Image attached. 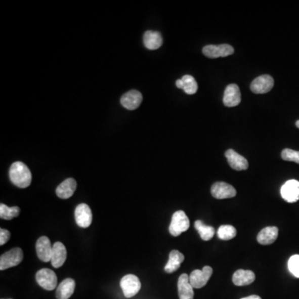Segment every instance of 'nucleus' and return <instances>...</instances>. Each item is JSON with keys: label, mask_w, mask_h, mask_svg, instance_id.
Segmentation results:
<instances>
[{"label": "nucleus", "mask_w": 299, "mask_h": 299, "mask_svg": "<svg viewBox=\"0 0 299 299\" xmlns=\"http://www.w3.org/2000/svg\"><path fill=\"white\" fill-rule=\"evenodd\" d=\"M10 178L12 183L19 188H27L32 182L30 169L21 161H17L11 165Z\"/></svg>", "instance_id": "f257e3e1"}, {"label": "nucleus", "mask_w": 299, "mask_h": 299, "mask_svg": "<svg viewBox=\"0 0 299 299\" xmlns=\"http://www.w3.org/2000/svg\"><path fill=\"white\" fill-rule=\"evenodd\" d=\"M281 156H282L283 160L299 164V151H293L291 149H284L282 151Z\"/></svg>", "instance_id": "c85d7f7f"}, {"label": "nucleus", "mask_w": 299, "mask_h": 299, "mask_svg": "<svg viewBox=\"0 0 299 299\" xmlns=\"http://www.w3.org/2000/svg\"><path fill=\"white\" fill-rule=\"evenodd\" d=\"M278 235V229L277 227H266L263 229L257 236V240L262 245H269L274 244Z\"/></svg>", "instance_id": "aec40b11"}, {"label": "nucleus", "mask_w": 299, "mask_h": 299, "mask_svg": "<svg viewBox=\"0 0 299 299\" xmlns=\"http://www.w3.org/2000/svg\"><path fill=\"white\" fill-rule=\"evenodd\" d=\"M195 227L198 232H199L201 239L204 240V241H209V240H210L213 238L215 234H216L215 228L204 225V223L202 222L201 221H195Z\"/></svg>", "instance_id": "b1692460"}, {"label": "nucleus", "mask_w": 299, "mask_h": 299, "mask_svg": "<svg viewBox=\"0 0 299 299\" xmlns=\"http://www.w3.org/2000/svg\"><path fill=\"white\" fill-rule=\"evenodd\" d=\"M23 260V253L20 248H12L11 250L1 255L0 270H6L12 267L18 266Z\"/></svg>", "instance_id": "7ed1b4c3"}, {"label": "nucleus", "mask_w": 299, "mask_h": 299, "mask_svg": "<svg viewBox=\"0 0 299 299\" xmlns=\"http://www.w3.org/2000/svg\"><path fill=\"white\" fill-rule=\"evenodd\" d=\"M36 251L37 257L39 258V260H42V262L51 261L53 245L50 239L47 236L40 237L36 243Z\"/></svg>", "instance_id": "f8f14e48"}, {"label": "nucleus", "mask_w": 299, "mask_h": 299, "mask_svg": "<svg viewBox=\"0 0 299 299\" xmlns=\"http://www.w3.org/2000/svg\"><path fill=\"white\" fill-rule=\"evenodd\" d=\"M213 197L218 199H230L236 195V190L225 182H216L211 188Z\"/></svg>", "instance_id": "9d476101"}, {"label": "nucleus", "mask_w": 299, "mask_h": 299, "mask_svg": "<svg viewBox=\"0 0 299 299\" xmlns=\"http://www.w3.org/2000/svg\"><path fill=\"white\" fill-rule=\"evenodd\" d=\"M36 281L42 288L52 291L57 288L58 278L53 270L49 269H40L36 274Z\"/></svg>", "instance_id": "39448f33"}, {"label": "nucleus", "mask_w": 299, "mask_h": 299, "mask_svg": "<svg viewBox=\"0 0 299 299\" xmlns=\"http://www.w3.org/2000/svg\"><path fill=\"white\" fill-rule=\"evenodd\" d=\"M176 85H177L178 89H183V81H182L181 79L177 80V82H176Z\"/></svg>", "instance_id": "7c9ffc66"}, {"label": "nucleus", "mask_w": 299, "mask_h": 299, "mask_svg": "<svg viewBox=\"0 0 299 299\" xmlns=\"http://www.w3.org/2000/svg\"><path fill=\"white\" fill-rule=\"evenodd\" d=\"M288 265L290 273L296 278H299V255H292L288 260Z\"/></svg>", "instance_id": "cd10ccee"}, {"label": "nucleus", "mask_w": 299, "mask_h": 299, "mask_svg": "<svg viewBox=\"0 0 299 299\" xmlns=\"http://www.w3.org/2000/svg\"><path fill=\"white\" fill-rule=\"evenodd\" d=\"M296 125L299 128V121H297V122H296Z\"/></svg>", "instance_id": "473e14b6"}, {"label": "nucleus", "mask_w": 299, "mask_h": 299, "mask_svg": "<svg viewBox=\"0 0 299 299\" xmlns=\"http://www.w3.org/2000/svg\"><path fill=\"white\" fill-rule=\"evenodd\" d=\"M281 195L288 203H295L299 200V181L290 180L281 188Z\"/></svg>", "instance_id": "6e6552de"}, {"label": "nucleus", "mask_w": 299, "mask_h": 299, "mask_svg": "<svg viewBox=\"0 0 299 299\" xmlns=\"http://www.w3.org/2000/svg\"><path fill=\"white\" fill-rule=\"evenodd\" d=\"M185 260V256L178 250H172L169 254V260L165 266V271L172 274L180 269L181 264Z\"/></svg>", "instance_id": "4be33fe9"}, {"label": "nucleus", "mask_w": 299, "mask_h": 299, "mask_svg": "<svg viewBox=\"0 0 299 299\" xmlns=\"http://www.w3.org/2000/svg\"><path fill=\"white\" fill-rule=\"evenodd\" d=\"M225 156L227 158L228 163L232 169L235 170H244L248 169V162L244 156L237 153L232 149L228 150L225 152Z\"/></svg>", "instance_id": "2eb2a0df"}, {"label": "nucleus", "mask_w": 299, "mask_h": 299, "mask_svg": "<svg viewBox=\"0 0 299 299\" xmlns=\"http://www.w3.org/2000/svg\"><path fill=\"white\" fill-rule=\"evenodd\" d=\"M183 81V90L189 95H193L196 93L198 90L197 81L190 75H185L181 78Z\"/></svg>", "instance_id": "a878e982"}, {"label": "nucleus", "mask_w": 299, "mask_h": 299, "mask_svg": "<svg viewBox=\"0 0 299 299\" xmlns=\"http://www.w3.org/2000/svg\"><path fill=\"white\" fill-rule=\"evenodd\" d=\"M20 213L19 207H9L5 204H0V218L10 221L12 219L19 216Z\"/></svg>", "instance_id": "393cba45"}, {"label": "nucleus", "mask_w": 299, "mask_h": 299, "mask_svg": "<svg viewBox=\"0 0 299 299\" xmlns=\"http://www.w3.org/2000/svg\"><path fill=\"white\" fill-rule=\"evenodd\" d=\"M241 102V93L236 84H230L225 91L223 102L226 107H236Z\"/></svg>", "instance_id": "ddd939ff"}, {"label": "nucleus", "mask_w": 299, "mask_h": 299, "mask_svg": "<svg viewBox=\"0 0 299 299\" xmlns=\"http://www.w3.org/2000/svg\"><path fill=\"white\" fill-rule=\"evenodd\" d=\"M274 78L269 75H262L255 78L251 83V91L256 94H265L274 88Z\"/></svg>", "instance_id": "0eeeda50"}, {"label": "nucleus", "mask_w": 299, "mask_h": 299, "mask_svg": "<svg viewBox=\"0 0 299 299\" xmlns=\"http://www.w3.org/2000/svg\"><path fill=\"white\" fill-rule=\"evenodd\" d=\"M77 189V182L74 179L68 178L62 182L56 189V194L60 199H68L72 197Z\"/></svg>", "instance_id": "a211bd4d"}, {"label": "nucleus", "mask_w": 299, "mask_h": 299, "mask_svg": "<svg viewBox=\"0 0 299 299\" xmlns=\"http://www.w3.org/2000/svg\"><path fill=\"white\" fill-rule=\"evenodd\" d=\"M190 228V221L186 213L183 210L175 212L172 216V222L169 225V234L177 237L183 232H186Z\"/></svg>", "instance_id": "f03ea898"}, {"label": "nucleus", "mask_w": 299, "mask_h": 299, "mask_svg": "<svg viewBox=\"0 0 299 299\" xmlns=\"http://www.w3.org/2000/svg\"><path fill=\"white\" fill-rule=\"evenodd\" d=\"M75 281L72 278H66L58 285L56 292L58 299H68L73 294L75 290Z\"/></svg>", "instance_id": "6ab92c4d"}, {"label": "nucleus", "mask_w": 299, "mask_h": 299, "mask_svg": "<svg viewBox=\"0 0 299 299\" xmlns=\"http://www.w3.org/2000/svg\"><path fill=\"white\" fill-rule=\"evenodd\" d=\"M121 288L125 297L130 298L139 292L142 283L138 277L133 274H127L121 278Z\"/></svg>", "instance_id": "20e7f679"}, {"label": "nucleus", "mask_w": 299, "mask_h": 299, "mask_svg": "<svg viewBox=\"0 0 299 299\" xmlns=\"http://www.w3.org/2000/svg\"><path fill=\"white\" fill-rule=\"evenodd\" d=\"M75 220L80 227H89L93 221V213L90 207L87 204H80L77 205L75 209Z\"/></svg>", "instance_id": "9b49d317"}, {"label": "nucleus", "mask_w": 299, "mask_h": 299, "mask_svg": "<svg viewBox=\"0 0 299 299\" xmlns=\"http://www.w3.org/2000/svg\"><path fill=\"white\" fill-rule=\"evenodd\" d=\"M217 234L219 238L222 240H230L236 236L237 231L236 229L232 225H221L219 228Z\"/></svg>", "instance_id": "bb28decb"}, {"label": "nucleus", "mask_w": 299, "mask_h": 299, "mask_svg": "<svg viewBox=\"0 0 299 299\" xmlns=\"http://www.w3.org/2000/svg\"><path fill=\"white\" fill-rule=\"evenodd\" d=\"M10 239V233L5 229H0V245L6 244Z\"/></svg>", "instance_id": "c756f323"}, {"label": "nucleus", "mask_w": 299, "mask_h": 299, "mask_svg": "<svg viewBox=\"0 0 299 299\" xmlns=\"http://www.w3.org/2000/svg\"><path fill=\"white\" fill-rule=\"evenodd\" d=\"M67 260V249L64 244L61 242H56L53 245L51 264L53 267L58 269L63 266Z\"/></svg>", "instance_id": "dca6fc26"}, {"label": "nucleus", "mask_w": 299, "mask_h": 299, "mask_svg": "<svg viewBox=\"0 0 299 299\" xmlns=\"http://www.w3.org/2000/svg\"><path fill=\"white\" fill-rule=\"evenodd\" d=\"M241 299H262L260 296H258V295H251V296H248V297H243Z\"/></svg>", "instance_id": "2f4dec72"}, {"label": "nucleus", "mask_w": 299, "mask_h": 299, "mask_svg": "<svg viewBox=\"0 0 299 299\" xmlns=\"http://www.w3.org/2000/svg\"><path fill=\"white\" fill-rule=\"evenodd\" d=\"M213 274V269L209 266H205L202 270L195 269L190 274V283L194 288H201L206 285L211 275Z\"/></svg>", "instance_id": "423d86ee"}, {"label": "nucleus", "mask_w": 299, "mask_h": 299, "mask_svg": "<svg viewBox=\"0 0 299 299\" xmlns=\"http://www.w3.org/2000/svg\"><path fill=\"white\" fill-rule=\"evenodd\" d=\"M142 100V93L137 90H131L121 97V104L126 109L133 111L139 107Z\"/></svg>", "instance_id": "4468645a"}, {"label": "nucleus", "mask_w": 299, "mask_h": 299, "mask_svg": "<svg viewBox=\"0 0 299 299\" xmlns=\"http://www.w3.org/2000/svg\"><path fill=\"white\" fill-rule=\"evenodd\" d=\"M234 48L229 45H208L203 49V54L209 58H225L234 54Z\"/></svg>", "instance_id": "1a4fd4ad"}, {"label": "nucleus", "mask_w": 299, "mask_h": 299, "mask_svg": "<svg viewBox=\"0 0 299 299\" xmlns=\"http://www.w3.org/2000/svg\"><path fill=\"white\" fill-rule=\"evenodd\" d=\"M233 283L236 286L249 285L255 280V274L250 270L239 269L233 275Z\"/></svg>", "instance_id": "412c9836"}, {"label": "nucleus", "mask_w": 299, "mask_h": 299, "mask_svg": "<svg viewBox=\"0 0 299 299\" xmlns=\"http://www.w3.org/2000/svg\"><path fill=\"white\" fill-rule=\"evenodd\" d=\"M163 44L161 34L155 31H146L144 35V45L146 49L155 50L160 48Z\"/></svg>", "instance_id": "5701e85b"}, {"label": "nucleus", "mask_w": 299, "mask_h": 299, "mask_svg": "<svg viewBox=\"0 0 299 299\" xmlns=\"http://www.w3.org/2000/svg\"><path fill=\"white\" fill-rule=\"evenodd\" d=\"M194 288L190 283V277L181 274L178 280V294L180 299L194 298Z\"/></svg>", "instance_id": "f3484780"}]
</instances>
